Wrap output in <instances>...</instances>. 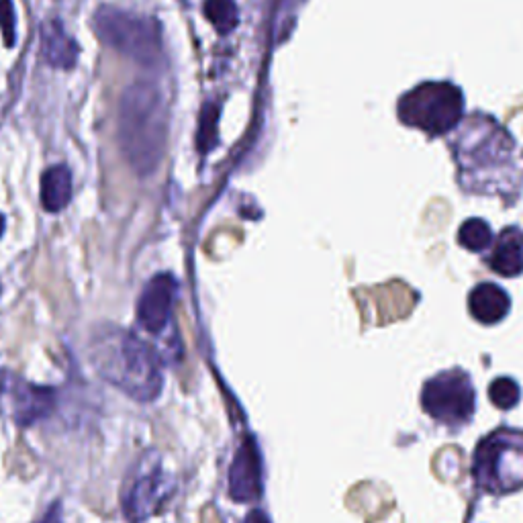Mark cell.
Wrapping results in <instances>:
<instances>
[{
  "instance_id": "cell-8",
  "label": "cell",
  "mask_w": 523,
  "mask_h": 523,
  "mask_svg": "<svg viewBox=\"0 0 523 523\" xmlns=\"http://www.w3.org/2000/svg\"><path fill=\"white\" fill-rule=\"evenodd\" d=\"M168 495L166 474L160 460L152 456L141 458L129 472L121 493L123 515L129 523H141L160 511Z\"/></svg>"
},
{
  "instance_id": "cell-19",
  "label": "cell",
  "mask_w": 523,
  "mask_h": 523,
  "mask_svg": "<svg viewBox=\"0 0 523 523\" xmlns=\"http://www.w3.org/2000/svg\"><path fill=\"white\" fill-rule=\"evenodd\" d=\"M215 129H217V111L213 107H207L203 111V123H201V131H199V148L203 152H207L215 146Z\"/></svg>"
},
{
  "instance_id": "cell-20",
  "label": "cell",
  "mask_w": 523,
  "mask_h": 523,
  "mask_svg": "<svg viewBox=\"0 0 523 523\" xmlns=\"http://www.w3.org/2000/svg\"><path fill=\"white\" fill-rule=\"evenodd\" d=\"M41 523H64L62 519V509H60V503H56L50 511L45 513V517L41 519Z\"/></svg>"
},
{
  "instance_id": "cell-11",
  "label": "cell",
  "mask_w": 523,
  "mask_h": 523,
  "mask_svg": "<svg viewBox=\"0 0 523 523\" xmlns=\"http://www.w3.org/2000/svg\"><path fill=\"white\" fill-rule=\"evenodd\" d=\"M41 56L58 70H72L78 64L80 47L58 19L47 21L41 29Z\"/></svg>"
},
{
  "instance_id": "cell-4",
  "label": "cell",
  "mask_w": 523,
  "mask_h": 523,
  "mask_svg": "<svg viewBox=\"0 0 523 523\" xmlns=\"http://www.w3.org/2000/svg\"><path fill=\"white\" fill-rule=\"evenodd\" d=\"M464 115L462 92L448 82H423L399 101V117L405 125L427 135H444Z\"/></svg>"
},
{
  "instance_id": "cell-12",
  "label": "cell",
  "mask_w": 523,
  "mask_h": 523,
  "mask_svg": "<svg viewBox=\"0 0 523 523\" xmlns=\"http://www.w3.org/2000/svg\"><path fill=\"white\" fill-rule=\"evenodd\" d=\"M509 307H511V301H509L507 293L491 282L479 284V287L474 289L468 297L470 315L483 325L499 323L509 313Z\"/></svg>"
},
{
  "instance_id": "cell-9",
  "label": "cell",
  "mask_w": 523,
  "mask_h": 523,
  "mask_svg": "<svg viewBox=\"0 0 523 523\" xmlns=\"http://www.w3.org/2000/svg\"><path fill=\"white\" fill-rule=\"evenodd\" d=\"M178 284L172 274H158L148 284L137 301V321L148 334L160 336L168 327Z\"/></svg>"
},
{
  "instance_id": "cell-3",
  "label": "cell",
  "mask_w": 523,
  "mask_h": 523,
  "mask_svg": "<svg viewBox=\"0 0 523 523\" xmlns=\"http://www.w3.org/2000/svg\"><path fill=\"white\" fill-rule=\"evenodd\" d=\"M94 33L117 54L144 68H158L164 60L162 31L158 21L127 13L115 7H103L92 17Z\"/></svg>"
},
{
  "instance_id": "cell-10",
  "label": "cell",
  "mask_w": 523,
  "mask_h": 523,
  "mask_svg": "<svg viewBox=\"0 0 523 523\" xmlns=\"http://www.w3.org/2000/svg\"><path fill=\"white\" fill-rule=\"evenodd\" d=\"M260 456L252 440L237 450L229 470V495L233 501L252 503L260 497Z\"/></svg>"
},
{
  "instance_id": "cell-7",
  "label": "cell",
  "mask_w": 523,
  "mask_h": 523,
  "mask_svg": "<svg viewBox=\"0 0 523 523\" xmlns=\"http://www.w3.org/2000/svg\"><path fill=\"white\" fill-rule=\"evenodd\" d=\"M56 389L29 383L13 370H0V413L19 427H29L56 409Z\"/></svg>"
},
{
  "instance_id": "cell-2",
  "label": "cell",
  "mask_w": 523,
  "mask_h": 523,
  "mask_svg": "<svg viewBox=\"0 0 523 523\" xmlns=\"http://www.w3.org/2000/svg\"><path fill=\"white\" fill-rule=\"evenodd\" d=\"M168 135V115L162 90L137 80L123 92L117 119V141L127 166L137 176H150L158 170Z\"/></svg>"
},
{
  "instance_id": "cell-15",
  "label": "cell",
  "mask_w": 523,
  "mask_h": 523,
  "mask_svg": "<svg viewBox=\"0 0 523 523\" xmlns=\"http://www.w3.org/2000/svg\"><path fill=\"white\" fill-rule=\"evenodd\" d=\"M458 242L470 252H483L493 242V231L485 219H470L460 227Z\"/></svg>"
},
{
  "instance_id": "cell-6",
  "label": "cell",
  "mask_w": 523,
  "mask_h": 523,
  "mask_svg": "<svg viewBox=\"0 0 523 523\" xmlns=\"http://www.w3.org/2000/svg\"><path fill=\"white\" fill-rule=\"evenodd\" d=\"M421 407L444 425H462L474 413V389L466 372L450 370L427 380L421 393Z\"/></svg>"
},
{
  "instance_id": "cell-1",
  "label": "cell",
  "mask_w": 523,
  "mask_h": 523,
  "mask_svg": "<svg viewBox=\"0 0 523 523\" xmlns=\"http://www.w3.org/2000/svg\"><path fill=\"white\" fill-rule=\"evenodd\" d=\"M90 362L103 380L137 403H152L162 393V358L131 331L101 329L90 342Z\"/></svg>"
},
{
  "instance_id": "cell-18",
  "label": "cell",
  "mask_w": 523,
  "mask_h": 523,
  "mask_svg": "<svg viewBox=\"0 0 523 523\" xmlns=\"http://www.w3.org/2000/svg\"><path fill=\"white\" fill-rule=\"evenodd\" d=\"M0 33H3L5 45L13 47L17 41V15L13 0H0Z\"/></svg>"
},
{
  "instance_id": "cell-17",
  "label": "cell",
  "mask_w": 523,
  "mask_h": 523,
  "mask_svg": "<svg viewBox=\"0 0 523 523\" xmlns=\"http://www.w3.org/2000/svg\"><path fill=\"white\" fill-rule=\"evenodd\" d=\"M489 399L499 409H511L519 401V385L509 376H501L493 380L489 387Z\"/></svg>"
},
{
  "instance_id": "cell-21",
  "label": "cell",
  "mask_w": 523,
  "mask_h": 523,
  "mask_svg": "<svg viewBox=\"0 0 523 523\" xmlns=\"http://www.w3.org/2000/svg\"><path fill=\"white\" fill-rule=\"evenodd\" d=\"M246 523H268V521H266V517L260 511H254V513H250Z\"/></svg>"
},
{
  "instance_id": "cell-5",
  "label": "cell",
  "mask_w": 523,
  "mask_h": 523,
  "mask_svg": "<svg viewBox=\"0 0 523 523\" xmlns=\"http://www.w3.org/2000/svg\"><path fill=\"white\" fill-rule=\"evenodd\" d=\"M474 481L487 493H511L523 487V434L499 430L485 438L472 464Z\"/></svg>"
},
{
  "instance_id": "cell-13",
  "label": "cell",
  "mask_w": 523,
  "mask_h": 523,
  "mask_svg": "<svg viewBox=\"0 0 523 523\" xmlns=\"http://www.w3.org/2000/svg\"><path fill=\"white\" fill-rule=\"evenodd\" d=\"M491 268L505 276H519L523 272V231L517 227H507L495 242L493 254L489 258Z\"/></svg>"
},
{
  "instance_id": "cell-22",
  "label": "cell",
  "mask_w": 523,
  "mask_h": 523,
  "mask_svg": "<svg viewBox=\"0 0 523 523\" xmlns=\"http://www.w3.org/2000/svg\"><path fill=\"white\" fill-rule=\"evenodd\" d=\"M5 233V215H0V237Z\"/></svg>"
},
{
  "instance_id": "cell-14",
  "label": "cell",
  "mask_w": 523,
  "mask_h": 523,
  "mask_svg": "<svg viewBox=\"0 0 523 523\" xmlns=\"http://www.w3.org/2000/svg\"><path fill=\"white\" fill-rule=\"evenodd\" d=\"M72 172L68 166L58 164L47 168L41 176V205L47 213H60L72 201Z\"/></svg>"
},
{
  "instance_id": "cell-16",
  "label": "cell",
  "mask_w": 523,
  "mask_h": 523,
  "mask_svg": "<svg viewBox=\"0 0 523 523\" xmlns=\"http://www.w3.org/2000/svg\"><path fill=\"white\" fill-rule=\"evenodd\" d=\"M205 15L221 33H229L237 23V11L233 0H207Z\"/></svg>"
}]
</instances>
